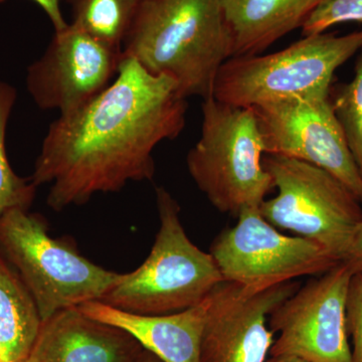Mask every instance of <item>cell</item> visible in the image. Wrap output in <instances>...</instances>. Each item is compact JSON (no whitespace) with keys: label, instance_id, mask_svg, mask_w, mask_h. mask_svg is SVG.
<instances>
[{"label":"cell","instance_id":"obj_18","mask_svg":"<svg viewBox=\"0 0 362 362\" xmlns=\"http://www.w3.org/2000/svg\"><path fill=\"white\" fill-rule=\"evenodd\" d=\"M18 99V90L0 80V216L13 209L30 211L37 187L14 173L6 152V130Z\"/></svg>","mask_w":362,"mask_h":362},{"label":"cell","instance_id":"obj_22","mask_svg":"<svg viewBox=\"0 0 362 362\" xmlns=\"http://www.w3.org/2000/svg\"><path fill=\"white\" fill-rule=\"evenodd\" d=\"M341 263L349 267L352 273L362 274V221L354 230Z\"/></svg>","mask_w":362,"mask_h":362},{"label":"cell","instance_id":"obj_16","mask_svg":"<svg viewBox=\"0 0 362 362\" xmlns=\"http://www.w3.org/2000/svg\"><path fill=\"white\" fill-rule=\"evenodd\" d=\"M42 319L18 273L0 255V362H26Z\"/></svg>","mask_w":362,"mask_h":362},{"label":"cell","instance_id":"obj_20","mask_svg":"<svg viewBox=\"0 0 362 362\" xmlns=\"http://www.w3.org/2000/svg\"><path fill=\"white\" fill-rule=\"evenodd\" d=\"M347 23H362V0H324L305 21L302 33L304 37L317 35Z\"/></svg>","mask_w":362,"mask_h":362},{"label":"cell","instance_id":"obj_17","mask_svg":"<svg viewBox=\"0 0 362 362\" xmlns=\"http://www.w3.org/2000/svg\"><path fill=\"white\" fill-rule=\"evenodd\" d=\"M142 0H69L74 25L122 52Z\"/></svg>","mask_w":362,"mask_h":362},{"label":"cell","instance_id":"obj_11","mask_svg":"<svg viewBox=\"0 0 362 362\" xmlns=\"http://www.w3.org/2000/svg\"><path fill=\"white\" fill-rule=\"evenodd\" d=\"M122 52L68 23L54 30L44 54L28 66L26 90L42 110L73 113L113 82Z\"/></svg>","mask_w":362,"mask_h":362},{"label":"cell","instance_id":"obj_25","mask_svg":"<svg viewBox=\"0 0 362 362\" xmlns=\"http://www.w3.org/2000/svg\"><path fill=\"white\" fill-rule=\"evenodd\" d=\"M137 362H163L160 358H158L156 356H154L151 352L147 351V350H143L142 354H140L139 358Z\"/></svg>","mask_w":362,"mask_h":362},{"label":"cell","instance_id":"obj_19","mask_svg":"<svg viewBox=\"0 0 362 362\" xmlns=\"http://www.w3.org/2000/svg\"><path fill=\"white\" fill-rule=\"evenodd\" d=\"M357 54L354 78L338 90L331 101L362 175V47Z\"/></svg>","mask_w":362,"mask_h":362},{"label":"cell","instance_id":"obj_9","mask_svg":"<svg viewBox=\"0 0 362 362\" xmlns=\"http://www.w3.org/2000/svg\"><path fill=\"white\" fill-rule=\"evenodd\" d=\"M252 108L265 153L299 159L328 171L362 204V175L330 94L275 100Z\"/></svg>","mask_w":362,"mask_h":362},{"label":"cell","instance_id":"obj_23","mask_svg":"<svg viewBox=\"0 0 362 362\" xmlns=\"http://www.w3.org/2000/svg\"><path fill=\"white\" fill-rule=\"evenodd\" d=\"M4 0H0V2ZM35 4H39L42 7V11L49 16L54 30H62L68 25V23L64 18L62 13L61 6H59V0H33Z\"/></svg>","mask_w":362,"mask_h":362},{"label":"cell","instance_id":"obj_1","mask_svg":"<svg viewBox=\"0 0 362 362\" xmlns=\"http://www.w3.org/2000/svg\"><path fill=\"white\" fill-rule=\"evenodd\" d=\"M187 113V99L170 78L122 58L99 96L49 125L30 180L49 185L47 204L54 211L152 180L154 149L181 134Z\"/></svg>","mask_w":362,"mask_h":362},{"label":"cell","instance_id":"obj_10","mask_svg":"<svg viewBox=\"0 0 362 362\" xmlns=\"http://www.w3.org/2000/svg\"><path fill=\"white\" fill-rule=\"evenodd\" d=\"M351 270L339 263L276 307L269 328L278 334L270 356H294L310 362H352L346 327Z\"/></svg>","mask_w":362,"mask_h":362},{"label":"cell","instance_id":"obj_14","mask_svg":"<svg viewBox=\"0 0 362 362\" xmlns=\"http://www.w3.org/2000/svg\"><path fill=\"white\" fill-rule=\"evenodd\" d=\"M209 306V296L187 310L164 315L131 313L98 300L78 308L90 318L125 330L163 362H199Z\"/></svg>","mask_w":362,"mask_h":362},{"label":"cell","instance_id":"obj_21","mask_svg":"<svg viewBox=\"0 0 362 362\" xmlns=\"http://www.w3.org/2000/svg\"><path fill=\"white\" fill-rule=\"evenodd\" d=\"M346 327L352 341V362H362V274H354L346 299Z\"/></svg>","mask_w":362,"mask_h":362},{"label":"cell","instance_id":"obj_7","mask_svg":"<svg viewBox=\"0 0 362 362\" xmlns=\"http://www.w3.org/2000/svg\"><path fill=\"white\" fill-rule=\"evenodd\" d=\"M263 165L278 189L274 199L259 206L263 218L317 243L341 263L362 221L361 202L356 195L328 171L308 162L268 154Z\"/></svg>","mask_w":362,"mask_h":362},{"label":"cell","instance_id":"obj_6","mask_svg":"<svg viewBox=\"0 0 362 362\" xmlns=\"http://www.w3.org/2000/svg\"><path fill=\"white\" fill-rule=\"evenodd\" d=\"M362 47V30L306 35L266 56L233 57L221 66L214 98L249 108L275 100L330 94L335 71Z\"/></svg>","mask_w":362,"mask_h":362},{"label":"cell","instance_id":"obj_8","mask_svg":"<svg viewBox=\"0 0 362 362\" xmlns=\"http://www.w3.org/2000/svg\"><path fill=\"white\" fill-rule=\"evenodd\" d=\"M211 254L225 282L258 293L339 264L329 252L305 238L278 232L259 209H245L237 225L214 240Z\"/></svg>","mask_w":362,"mask_h":362},{"label":"cell","instance_id":"obj_3","mask_svg":"<svg viewBox=\"0 0 362 362\" xmlns=\"http://www.w3.org/2000/svg\"><path fill=\"white\" fill-rule=\"evenodd\" d=\"M156 204L159 230L148 257L123 274L103 303L142 315L173 314L202 303L223 282L211 252L188 238L180 204L165 188H156Z\"/></svg>","mask_w":362,"mask_h":362},{"label":"cell","instance_id":"obj_4","mask_svg":"<svg viewBox=\"0 0 362 362\" xmlns=\"http://www.w3.org/2000/svg\"><path fill=\"white\" fill-rule=\"evenodd\" d=\"M202 112L201 137L187 156L195 185L221 213L238 218L245 209H259L274 185L263 165V138L254 109L209 97Z\"/></svg>","mask_w":362,"mask_h":362},{"label":"cell","instance_id":"obj_5","mask_svg":"<svg viewBox=\"0 0 362 362\" xmlns=\"http://www.w3.org/2000/svg\"><path fill=\"white\" fill-rule=\"evenodd\" d=\"M0 255L30 293L42 321L102 298L123 277L49 235L42 216L13 209L0 216Z\"/></svg>","mask_w":362,"mask_h":362},{"label":"cell","instance_id":"obj_15","mask_svg":"<svg viewBox=\"0 0 362 362\" xmlns=\"http://www.w3.org/2000/svg\"><path fill=\"white\" fill-rule=\"evenodd\" d=\"M232 30L233 57L261 54L302 28L324 0H221Z\"/></svg>","mask_w":362,"mask_h":362},{"label":"cell","instance_id":"obj_2","mask_svg":"<svg viewBox=\"0 0 362 362\" xmlns=\"http://www.w3.org/2000/svg\"><path fill=\"white\" fill-rule=\"evenodd\" d=\"M233 54L221 0H142L122 45V58L170 78L183 99L214 97L218 71Z\"/></svg>","mask_w":362,"mask_h":362},{"label":"cell","instance_id":"obj_24","mask_svg":"<svg viewBox=\"0 0 362 362\" xmlns=\"http://www.w3.org/2000/svg\"><path fill=\"white\" fill-rule=\"evenodd\" d=\"M266 362H310L301 357L294 356H271Z\"/></svg>","mask_w":362,"mask_h":362},{"label":"cell","instance_id":"obj_12","mask_svg":"<svg viewBox=\"0 0 362 362\" xmlns=\"http://www.w3.org/2000/svg\"><path fill=\"white\" fill-rule=\"evenodd\" d=\"M298 289L293 281L258 293L221 282L209 295L199 362H266L275 341L269 316Z\"/></svg>","mask_w":362,"mask_h":362},{"label":"cell","instance_id":"obj_13","mask_svg":"<svg viewBox=\"0 0 362 362\" xmlns=\"http://www.w3.org/2000/svg\"><path fill=\"white\" fill-rule=\"evenodd\" d=\"M143 350L125 330L76 307L42 321L26 362H137Z\"/></svg>","mask_w":362,"mask_h":362}]
</instances>
